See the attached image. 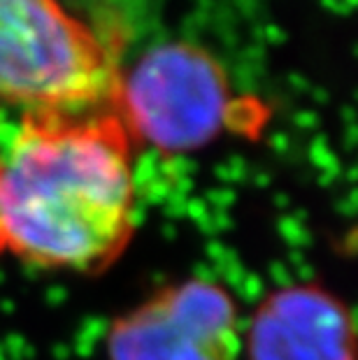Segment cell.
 <instances>
[{
	"label": "cell",
	"instance_id": "1",
	"mask_svg": "<svg viewBox=\"0 0 358 360\" xmlns=\"http://www.w3.org/2000/svg\"><path fill=\"white\" fill-rule=\"evenodd\" d=\"M131 137L117 114L0 124V237L42 267L101 270L131 235Z\"/></svg>",
	"mask_w": 358,
	"mask_h": 360
},
{
	"label": "cell",
	"instance_id": "2",
	"mask_svg": "<svg viewBox=\"0 0 358 360\" xmlns=\"http://www.w3.org/2000/svg\"><path fill=\"white\" fill-rule=\"evenodd\" d=\"M119 51L58 0H0V101L82 119L114 105Z\"/></svg>",
	"mask_w": 358,
	"mask_h": 360
},
{
	"label": "cell",
	"instance_id": "3",
	"mask_svg": "<svg viewBox=\"0 0 358 360\" xmlns=\"http://www.w3.org/2000/svg\"><path fill=\"white\" fill-rule=\"evenodd\" d=\"M114 105L126 133L165 154H186L231 126L238 101L212 53L167 42L121 75Z\"/></svg>",
	"mask_w": 358,
	"mask_h": 360
},
{
	"label": "cell",
	"instance_id": "4",
	"mask_svg": "<svg viewBox=\"0 0 358 360\" xmlns=\"http://www.w3.org/2000/svg\"><path fill=\"white\" fill-rule=\"evenodd\" d=\"M110 360H238L240 321L219 283L161 290L108 330Z\"/></svg>",
	"mask_w": 358,
	"mask_h": 360
},
{
	"label": "cell",
	"instance_id": "5",
	"mask_svg": "<svg viewBox=\"0 0 358 360\" xmlns=\"http://www.w3.org/2000/svg\"><path fill=\"white\" fill-rule=\"evenodd\" d=\"M247 326L249 360H354V314L312 283L275 290Z\"/></svg>",
	"mask_w": 358,
	"mask_h": 360
},
{
	"label": "cell",
	"instance_id": "6",
	"mask_svg": "<svg viewBox=\"0 0 358 360\" xmlns=\"http://www.w3.org/2000/svg\"><path fill=\"white\" fill-rule=\"evenodd\" d=\"M277 231L281 235V240L293 251H300L302 247H309L312 244V233L307 224H305V219L300 217H281L277 221Z\"/></svg>",
	"mask_w": 358,
	"mask_h": 360
},
{
	"label": "cell",
	"instance_id": "7",
	"mask_svg": "<svg viewBox=\"0 0 358 360\" xmlns=\"http://www.w3.org/2000/svg\"><path fill=\"white\" fill-rule=\"evenodd\" d=\"M235 293H238L245 302L261 304L265 297H268V288H265V281L258 277V274L247 272L245 279L240 281V286L235 288Z\"/></svg>",
	"mask_w": 358,
	"mask_h": 360
},
{
	"label": "cell",
	"instance_id": "8",
	"mask_svg": "<svg viewBox=\"0 0 358 360\" xmlns=\"http://www.w3.org/2000/svg\"><path fill=\"white\" fill-rule=\"evenodd\" d=\"M0 347H3L7 360H30V358L35 356L33 344H30L26 337L19 335V333L5 335V340L0 342Z\"/></svg>",
	"mask_w": 358,
	"mask_h": 360
},
{
	"label": "cell",
	"instance_id": "9",
	"mask_svg": "<svg viewBox=\"0 0 358 360\" xmlns=\"http://www.w3.org/2000/svg\"><path fill=\"white\" fill-rule=\"evenodd\" d=\"M108 330H110V321L103 319V316H87L79 323V330L75 335V340H84L89 344H98V340H103V337H108Z\"/></svg>",
	"mask_w": 358,
	"mask_h": 360
},
{
	"label": "cell",
	"instance_id": "10",
	"mask_svg": "<svg viewBox=\"0 0 358 360\" xmlns=\"http://www.w3.org/2000/svg\"><path fill=\"white\" fill-rule=\"evenodd\" d=\"M268 274H270V281L277 286V290L295 286V283H293L295 277H293L291 267H288V265L284 263V260H272L270 267H268Z\"/></svg>",
	"mask_w": 358,
	"mask_h": 360
},
{
	"label": "cell",
	"instance_id": "11",
	"mask_svg": "<svg viewBox=\"0 0 358 360\" xmlns=\"http://www.w3.org/2000/svg\"><path fill=\"white\" fill-rule=\"evenodd\" d=\"M288 267H291L293 277L302 279L305 283H309L312 279H314V267L309 265V260L305 258L302 251H291V256H288Z\"/></svg>",
	"mask_w": 358,
	"mask_h": 360
},
{
	"label": "cell",
	"instance_id": "12",
	"mask_svg": "<svg viewBox=\"0 0 358 360\" xmlns=\"http://www.w3.org/2000/svg\"><path fill=\"white\" fill-rule=\"evenodd\" d=\"M205 254H207V260H212V267L217 270L219 265H224L228 258L235 256V251L231 247H226L224 242L215 237V240H210L207 244H205Z\"/></svg>",
	"mask_w": 358,
	"mask_h": 360
},
{
	"label": "cell",
	"instance_id": "13",
	"mask_svg": "<svg viewBox=\"0 0 358 360\" xmlns=\"http://www.w3.org/2000/svg\"><path fill=\"white\" fill-rule=\"evenodd\" d=\"M186 200H188L186 195H181V193H177V191H172V195L167 198L165 205H163L167 221H172V219L179 221V219L186 217Z\"/></svg>",
	"mask_w": 358,
	"mask_h": 360
},
{
	"label": "cell",
	"instance_id": "14",
	"mask_svg": "<svg viewBox=\"0 0 358 360\" xmlns=\"http://www.w3.org/2000/svg\"><path fill=\"white\" fill-rule=\"evenodd\" d=\"M210 205L205 202V200H198V198H188L186 200V217L193 221V224H203L205 219L210 217Z\"/></svg>",
	"mask_w": 358,
	"mask_h": 360
},
{
	"label": "cell",
	"instance_id": "15",
	"mask_svg": "<svg viewBox=\"0 0 358 360\" xmlns=\"http://www.w3.org/2000/svg\"><path fill=\"white\" fill-rule=\"evenodd\" d=\"M205 202L215 205L217 212H226L228 207L235 202V193H233V191H210L207 200H205Z\"/></svg>",
	"mask_w": 358,
	"mask_h": 360
},
{
	"label": "cell",
	"instance_id": "16",
	"mask_svg": "<svg viewBox=\"0 0 358 360\" xmlns=\"http://www.w3.org/2000/svg\"><path fill=\"white\" fill-rule=\"evenodd\" d=\"M193 279L200 283H219V274L210 263H198L193 267Z\"/></svg>",
	"mask_w": 358,
	"mask_h": 360
},
{
	"label": "cell",
	"instance_id": "17",
	"mask_svg": "<svg viewBox=\"0 0 358 360\" xmlns=\"http://www.w3.org/2000/svg\"><path fill=\"white\" fill-rule=\"evenodd\" d=\"M68 300V288L65 286H49L47 293H44V302L49 307H60Z\"/></svg>",
	"mask_w": 358,
	"mask_h": 360
},
{
	"label": "cell",
	"instance_id": "18",
	"mask_svg": "<svg viewBox=\"0 0 358 360\" xmlns=\"http://www.w3.org/2000/svg\"><path fill=\"white\" fill-rule=\"evenodd\" d=\"M144 210H147V207H144L142 202H138V200L131 205V210H128V228H131V233L135 231V228H140L144 224Z\"/></svg>",
	"mask_w": 358,
	"mask_h": 360
},
{
	"label": "cell",
	"instance_id": "19",
	"mask_svg": "<svg viewBox=\"0 0 358 360\" xmlns=\"http://www.w3.org/2000/svg\"><path fill=\"white\" fill-rule=\"evenodd\" d=\"M51 356H54L56 360H68L72 356V349H70V344H56L54 351H51Z\"/></svg>",
	"mask_w": 358,
	"mask_h": 360
},
{
	"label": "cell",
	"instance_id": "20",
	"mask_svg": "<svg viewBox=\"0 0 358 360\" xmlns=\"http://www.w3.org/2000/svg\"><path fill=\"white\" fill-rule=\"evenodd\" d=\"M354 202H356V200H354V193H352V195L347 198V205H345V207H340V212L345 214V217H354V212H356V210H354Z\"/></svg>",
	"mask_w": 358,
	"mask_h": 360
},
{
	"label": "cell",
	"instance_id": "21",
	"mask_svg": "<svg viewBox=\"0 0 358 360\" xmlns=\"http://www.w3.org/2000/svg\"><path fill=\"white\" fill-rule=\"evenodd\" d=\"M163 235H165V240H174V235H177V231H174V226H170V221L163 226Z\"/></svg>",
	"mask_w": 358,
	"mask_h": 360
},
{
	"label": "cell",
	"instance_id": "22",
	"mask_svg": "<svg viewBox=\"0 0 358 360\" xmlns=\"http://www.w3.org/2000/svg\"><path fill=\"white\" fill-rule=\"evenodd\" d=\"M0 309H3L5 314H12L14 311V302L12 300H3V302H0Z\"/></svg>",
	"mask_w": 358,
	"mask_h": 360
},
{
	"label": "cell",
	"instance_id": "23",
	"mask_svg": "<svg viewBox=\"0 0 358 360\" xmlns=\"http://www.w3.org/2000/svg\"><path fill=\"white\" fill-rule=\"evenodd\" d=\"M277 205L279 207H286L288 205V198L286 195H277Z\"/></svg>",
	"mask_w": 358,
	"mask_h": 360
},
{
	"label": "cell",
	"instance_id": "24",
	"mask_svg": "<svg viewBox=\"0 0 358 360\" xmlns=\"http://www.w3.org/2000/svg\"><path fill=\"white\" fill-rule=\"evenodd\" d=\"M0 360H7V356H5V351H3V347H0Z\"/></svg>",
	"mask_w": 358,
	"mask_h": 360
},
{
	"label": "cell",
	"instance_id": "25",
	"mask_svg": "<svg viewBox=\"0 0 358 360\" xmlns=\"http://www.w3.org/2000/svg\"><path fill=\"white\" fill-rule=\"evenodd\" d=\"M5 281V272L3 270H0V283H3Z\"/></svg>",
	"mask_w": 358,
	"mask_h": 360
},
{
	"label": "cell",
	"instance_id": "26",
	"mask_svg": "<svg viewBox=\"0 0 358 360\" xmlns=\"http://www.w3.org/2000/svg\"><path fill=\"white\" fill-rule=\"evenodd\" d=\"M0 249H3V237H0Z\"/></svg>",
	"mask_w": 358,
	"mask_h": 360
}]
</instances>
